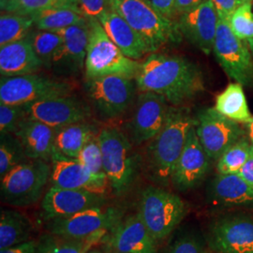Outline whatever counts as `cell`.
Returning a JSON list of instances; mask_svg holds the SVG:
<instances>
[{"mask_svg": "<svg viewBox=\"0 0 253 253\" xmlns=\"http://www.w3.org/2000/svg\"><path fill=\"white\" fill-rule=\"evenodd\" d=\"M186 212V205L177 195L161 188L147 187L142 192L137 214L158 241L172 233Z\"/></svg>", "mask_w": 253, "mask_h": 253, "instance_id": "7", "label": "cell"}, {"mask_svg": "<svg viewBox=\"0 0 253 253\" xmlns=\"http://www.w3.org/2000/svg\"><path fill=\"white\" fill-rule=\"evenodd\" d=\"M195 124L196 120L191 118L189 109L170 106L164 126L147 148V167L156 180L167 184L172 178L190 128Z\"/></svg>", "mask_w": 253, "mask_h": 253, "instance_id": "2", "label": "cell"}, {"mask_svg": "<svg viewBox=\"0 0 253 253\" xmlns=\"http://www.w3.org/2000/svg\"><path fill=\"white\" fill-rule=\"evenodd\" d=\"M85 166L87 170L95 174H105L103 171L102 153L100 148L98 134L94 136L86 145L84 146L77 159Z\"/></svg>", "mask_w": 253, "mask_h": 253, "instance_id": "38", "label": "cell"}, {"mask_svg": "<svg viewBox=\"0 0 253 253\" xmlns=\"http://www.w3.org/2000/svg\"><path fill=\"white\" fill-rule=\"evenodd\" d=\"M30 16L34 19V26L38 30L50 32L88 23V19L81 12L63 8L46 9Z\"/></svg>", "mask_w": 253, "mask_h": 253, "instance_id": "29", "label": "cell"}, {"mask_svg": "<svg viewBox=\"0 0 253 253\" xmlns=\"http://www.w3.org/2000/svg\"><path fill=\"white\" fill-rule=\"evenodd\" d=\"M28 38L43 67L51 68L54 54L63 42L62 38L54 32L42 30L32 32Z\"/></svg>", "mask_w": 253, "mask_h": 253, "instance_id": "34", "label": "cell"}, {"mask_svg": "<svg viewBox=\"0 0 253 253\" xmlns=\"http://www.w3.org/2000/svg\"><path fill=\"white\" fill-rule=\"evenodd\" d=\"M101 253L100 252H99V251H92V252H90V253Z\"/></svg>", "mask_w": 253, "mask_h": 253, "instance_id": "49", "label": "cell"}, {"mask_svg": "<svg viewBox=\"0 0 253 253\" xmlns=\"http://www.w3.org/2000/svg\"><path fill=\"white\" fill-rule=\"evenodd\" d=\"M196 133L211 161H217L227 149L243 138L245 131L239 123L225 118L215 108L200 112L196 120Z\"/></svg>", "mask_w": 253, "mask_h": 253, "instance_id": "12", "label": "cell"}, {"mask_svg": "<svg viewBox=\"0 0 253 253\" xmlns=\"http://www.w3.org/2000/svg\"><path fill=\"white\" fill-rule=\"evenodd\" d=\"M38 242L29 240L25 243L1 250L0 253H37Z\"/></svg>", "mask_w": 253, "mask_h": 253, "instance_id": "44", "label": "cell"}, {"mask_svg": "<svg viewBox=\"0 0 253 253\" xmlns=\"http://www.w3.org/2000/svg\"><path fill=\"white\" fill-rule=\"evenodd\" d=\"M74 9L81 12L79 0H1L2 12L21 15H33L51 9Z\"/></svg>", "mask_w": 253, "mask_h": 253, "instance_id": "30", "label": "cell"}, {"mask_svg": "<svg viewBox=\"0 0 253 253\" xmlns=\"http://www.w3.org/2000/svg\"><path fill=\"white\" fill-rule=\"evenodd\" d=\"M238 174L244 179L251 187L253 188V145L251 155L243 167L238 172Z\"/></svg>", "mask_w": 253, "mask_h": 253, "instance_id": "45", "label": "cell"}, {"mask_svg": "<svg viewBox=\"0 0 253 253\" xmlns=\"http://www.w3.org/2000/svg\"><path fill=\"white\" fill-rule=\"evenodd\" d=\"M214 108L225 118L237 123L248 124L253 120L243 85L238 83L228 84L226 88L217 96Z\"/></svg>", "mask_w": 253, "mask_h": 253, "instance_id": "27", "label": "cell"}, {"mask_svg": "<svg viewBox=\"0 0 253 253\" xmlns=\"http://www.w3.org/2000/svg\"><path fill=\"white\" fill-rule=\"evenodd\" d=\"M109 5L143 38L150 54L181 40L177 22L163 16L145 0H109Z\"/></svg>", "mask_w": 253, "mask_h": 253, "instance_id": "3", "label": "cell"}, {"mask_svg": "<svg viewBox=\"0 0 253 253\" xmlns=\"http://www.w3.org/2000/svg\"><path fill=\"white\" fill-rule=\"evenodd\" d=\"M82 13L88 20H99L110 9L109 0H79Z\"/></svg>", "mask_w": 253, "mask_h": 253, "instance_id": "40", "label": "cell"}, {"mask_svg": "<svg viewBox=\"0 0 253 253\" xmlns=\"http://www.w3.org/2000/svg\"><path fill=\"white\" fill-rule=\"evenodd\" d=\"M207 0H175V16H181L192 9L198 8Z\"/></svg>", "mask_w": 253, "mask_h": 253, "instance_id": "43", "label": "cell"}, {"mask_svg": "<svg viewBox=\"0 0 253 253\" xmlns=\"http://www.w3.org/2000/svg\"><path fill=\"white\" fill-rule=\"evenodd\" d=\"M51 184L68 190H84L104 195L108 190L106 174H95L77 159H71L54 150L51 157Z\"/></svg>", "mask_w": 253, "mask_h": 253, "instance_id": "14", "label": "cell"}, {"mask_svg": "<svg viewBox=\"0 0 253 253\" xmlns=\"http://www.w3.org/2000/svg\"><path fill=\"white\" fill-rule=\"evenodd\" d=\"M247 43H248V45H249V47H250V50H251V52H253V39L250 40L249 42H247Z\"/></svg>", "mask_w": 253, "mask_h": 253, "instance_id": "47", "label": "cell"}, {"mask_svg": "<svg viewBox=\"0 0 253 253\" xmlns=\"http://www.w3.org/2000/svg\"><path fill=\"white\" fill-rule=\"evenodd\" d=\"M109 234L108 243L117 253H157L156 240L138 214L122 218Z\"/></svg>", "mask_w": 253, "mask_h": 253, "instance_id": "20", "label": "cell"}, {"mask_svg": "<svg viewBox=\"0 0 253 253\" xmlns=\"http://www.w3.org/2000/svg\"><path fill=\"white\" fill-rule=\"evenodd\" d=\"M99 132L87 122H79L56 130L54 149L71 159H78L79 154L89 140Z\"/></svg>", "mask_w": 253, "mask_h": 253, "instance_id": "26", "label": "cell"}, {"mask_svg": "<svg viewBox=\"0 0 253 253\" xmlns=\"http://www.w3.org/2000/svg\"><path fill=\"white\" fill-rule=\"evenodd\" d=\"M26 107L27 118L42 122L54 129L84 122L90 118V107L71 95L40 100Z\"/></svg>", "mask_w": 253, "mask_h": 253, "instance_id": "13", "label": "cell"}, {"mask_svg": "<svg viewBox=\"0 0 253 253\" xmlns=\"http://www.w3.org/2000/svg\"><path fill=\"white\" fill-rule=\"evenodd\" d=\"M98 21L112 42L126 57L138 60L150 53L143 38L115 10L109 9Z\"/></svg>", "mask_w": 253, "mask_h": 253, "instance_id": "23", "label": "cell"}, {"mask_svg": "<svg viewBox=\"0 0 253 253\" xmlns=\"http://www.w3.org/2000/svg\"><path fill=\"white\" fill-rule=\"evenodd\" d=\"M27 160L20 140L14 134L0 137V177Z\"/></svg>", "mask_w": 253, "mask_h": 253, "instance_id": "35", "label": "cell"}, {"mask_svg": "<svg viewBox=\"0 0 253 253\" xmlns=\"http://www.w3.org/2000/svg\"><path fill=\"white\" fill-rule=\"evenodd\" d=\"M104 195L84 190L60 189L51 186L42 201L46 220L73 216L93 208L104 207Z\"/></svg>", "mask_w": 253, "mask_h": 253, "instance_id": "19", "label": "cell"}, {"mask_svg": "<svg viewBox=\"0 0 253 253\" xmlns=\"http://www.w3.org/2000/svg\"><path fill=\"white\" fill-rule=\"evenodd\" d=\"M169 109V103L162 96L141 92L129 126L132 143L142 145L156 137L165 124Z\"/></svg>", "mask_w": 253, "mask_h": 253, "instance_id": "15", "label": "cell"}, {"mask_svg": "<svg viewBox=\"0 0 253 253\" xmlns=\"http://www.w3.org/2000/svg\"><path fill=\"white\" fill-rule=\"evenodd\" d=\"M98 242L93 239H73L60 235H42L38 242L37 253H88Z\"/></svg>", "mask_w": 253, "mask_h": 253, "instance_id": "32", "label": "cell"}, {"mask_svg": "<svg viewBox=\"0 0 253 253\" xmlns=\"http://www.w3.org/2000/svg\"><path fill=\"white\" fill-rule=\"evenodd\" d=\"M253 144H251L244 137L231 145L224 153L217 160V169L219 174L238 173L248 161Z\"/></svg>", "mask_w": 253, "mask_h": 253, "instance_id": "33", "label": "cell"}, {"mask_svg": "<svg viewBox=\"0 0 253 253\" xmlns=\"http://www.w3.org/2000/svg\"><path fill=\"white\" fill-rule=\"evenodd\" d=\"M247 125V131H248V135L251 140V142L253 143V118L251 122H249Z\"/></svg>", "mask_w": 253, "mask_h": 253, "instance_id": "46", "label": "cell"}, {"mask_svg": "<svg viewBox=\"0 0 253 253\" xmlns=\"http://www.w3.org/2000/svg\"><path fill=\"white\" fill-rule=\"evenodd\" d=\"M32 224L24 214L15 210H2L0 216V250L29 241Z\"/></svg>", "mask_w": 253, "mask_h": 253, "instance_id": "28", "label": "cell"}, {"mask_svg": "<svg viewBox=\"0 0 253 253\" xmlns=\"http://www.w3.org/2000/svg\"><path fill=\"white\" fill-rule=\"evenodd\" d=\"M210 248L217 253H253V217H223L210 227Z\"/></svg>", "mask_w": 253, "mask_h": 253, "instance_id": "16", "label": "cell"}, {"mask_svg": "<svg viewBox=\"0 0 253 253\" xmlns=\"http://www.w3.org/2000/svg\"><path fill=\"white\" fill-rule=\"evenodd\" d=\"M213 52L229 78L253 86V60L248 43L235 36L229 22L218 17Z\"/></svg>", "mask_w": 253, "mask_h": 253, "instance_id": "10", "label": "cell"}, {"mask_svg": "<svg viewBox=\"0 0 253 253\" xmlns=\"http://www.w3.org/2000/svg\"><path fill=\"white\" fill-rule=\"evenodd\" d=\"M103 171L116 193L128 190L135 179L137 159L130 140L115 126L102 127L98 133Z\"/></svg>", "mask_w": 253, "mask_h": 253, "instance_id": "5", "label": "cell"}, {"mask_svg": "<svg viewBox=\"0 0 253 253\" xmlns=\"http://www.w3.org/2000/svg\"><path fill=\"white\" fill-rule=\"evenodd\" d=\"M210 161L211 159L200 143L195 126H192L187 144L172 172L171 180L173 186L181 191L198 186L208 174Z\"/></svg>", "mask_w": 253, "mask_h": 253, "instance_id": "17", "label": "cell"}, {"mask_svg": "<svg viewBox=\"0 0 253 253\" xmlns=\"http://www.w3.org/2000/svg\"><path fill=\"white\" fill-rule=\"evenodd\" d=\"M167 253H206L205 247L198 236L182 235L170 247Z\"/></svg>", "mask_w": 253, "mask_h": 253, "instance_id": "39", "label": "cell"}, {"mask_svg": "<svg viewBox=\"0 0 253 253\" xmlns=\"http://www.w3.org/2000/svg\"><path fill=\"white\" fill-rule=\"evenodd\" d=\"M208 196L214 207H253V188L238 173H218L208 188Z\"/></svg>", "mask_w": 253, "mask_h": 253, "instance_id": "22", "label": "cell"}, {"mask_svg": "<svg viewBox=\"0 0 253 253\" xmlns=\"http://www.w3.org/2000/svg\"><path fill=\"white\" fill-rule=\"evenodd\" d=\"M217 9L219 18L225 19L228 22L236 9L242 5V0H211Z\"/></svg>", "mask_w": 253, "mask_h": 253, "instance_id": "41", "label": "cell"}, {"mask_svg": "<svg viewBox=\"0 0 253 253\" xmlns=\"http://www.w3.org/2000/svg\"><path fill=\"white\" fill-rule=\"evenodd\" d=\"M235 36L241 41L249 42L253 39V12L252 2L242 4L235 10L229 21Z\"/></svg>", "mask_w": 253, "mask_h": 253, "instance_id": "36", "label": "cell"}, {"mask_svg": "<svg viewBox=\"0 0 253 253\" xmlns=\"http://www.w3.org/2000/svg\"><path fill=\"white\" fill-rule=\"evenodd\" d=\"M249 2H253V0H242V4H244V3H249Z\"/></svg>", "mask_w": 253, "mask_h": 253, "instance_id": "48", "label": "cell"}, {"mask_svg": "<svg viewBox=\"0 0 253 253\" xmlns=\"http://www.w3.org/2000/svg\"><path fill=\"white\" fill-rule=\"evenodd\" d=\"M52 168L42 160H27L1 177L2 201L12 207L26 208L42 198L51 178Z\"/></svg>", "mask_w": 253, "mask_h": 253, "instance_id": "6", "label": "cell"}, {"mask_svg": "<svg viewBox=\"0 0 253 253\" xmlns=\"http://www.w3.org/2000/svg\"><path fill=\"white\" fill-rule=\"evenodd\" d=\"M122 219V212L114 208H93L74 214L48 220L50 234L73 239H93L100 242Z\"/></svg>", "mask_w": 253, "mask_h": 253, "instance_id": "8", "label": "cell"}, {"mask_svg": "<svg viewBox=\"0 0 253 253\" xmlns=\"http://www.w3.org/2000/svg\"><path fill=\"white\" fill-rule=\"evenodd\" d=\"M63 42L53 58L52 67L61 73H73L84 67L89 41V23L55 31Z\"/></svg>", "mask_w": 253, "mask_h": 253, "instance_id": "21", "label": "cell"}, {"mask_svg": "<svg viewBox=\"0 0 253 253\" xmlns=\"http://www.w3.org/2000/svg\"><path fill=\"white\" fill-rule=\"evenodd\" d=\"M154 9L166 18L172 20L175 16V0H145Z\"/></svg>", "mask_w": 253, "mask_h": 253, "instance_id": "42", "label": "cell"}, {"mask_svg": "<svg viewBox=\"0 0 253 253\" xmlns=\"http://www.w3.org/2000/svg\"><path fill=\"white\" fill-rule=\"evenodd\" d=\"M27 119V110L24 105L0 103V135L14 134Z\"/></svg>", "mask_w": 253, "mask_h": 253, "instance_id": "37", "label": "cell"}, {"mask_svg": "<svg viewBox=\"0 0 253 253\" xmlns=\"http://www.w3.org/2000/svg\"><path fill=\"white\" fill-rule=\"evenodd\" d=\"M134 80L141 92L160 95L175 107H180L205 91L201 69L179 55L149 54L141 63Z\"/></svg>", "mask_w": 253, "mask_h": 253, "instance_id": "1", "label": "cell"}, {"mask_svg": "<svg viewBox=\"0 0 253 253\" xmlns=\"http://www.w3.org/2000/svg\"><path fill=\"white\" fill-rule=\"evenodd\" d=\"M34 26L30 15L2 12L0 16V47L25 40Z\"/></svg>", "mask_w": 253, "mask_h": 253, "instance_id": "31", "label": "cell"}, {"mask_svg": "<svg viewBox=\"0 0 253 253\" xmlns=\"http://www.w3.org/2000/svg\"><path fill=\"white\" fill-rule=\"evenodd\" d=\"M88 23L89 41L84 62L86 80L104 76L135 79L141 63L121 52L98 20H88Z\"/></svg>", "mask_w": 253, "mask_h": 253, "instance_id": "4", "label": "cell"}, {"mask_svg": "<svg viewBox=\"0 0 253 253\" xmlns=\"http://www.w3.org/2000/svg\"><path fill=\"white\" fill-rule=\"evenodd\" d=\"M56 129L27 118L14 133L20 140L27 159L51 161Z\"/></svg>", "mask_w": 253, "mask_h": 253, "instance_id": "25", "label": "cell"}, {"mask_svg": "<svg viewBox=\"0 0 253 253\" xmlns=\"http://www.w3.org/2000/svg\"><path fill=\"white\" fill-rule=\"evenodd\" d=\"M217 24L218 14L211 0L182 14L177 22L181 35L208 55L213 52Z\"/></svg>", "mask_w": 253, "mask_h": 253, "instance_id": "18", "label": "cell"}, {"mask_svg": "<svg viewBox=\"0 0 253 253\" xmlns=\"http://www.w3.org/2000/svg\"><path fill=\"white\" fill-rule=\"evenodd\" d=\"M43 65L38 57L29 38L0 48L2 77H15L38 73Z\"/></svg>", "mask_w": 253, "mask_h": 253, "instance_id": "24", "label": "cell"}, {"mask_svg": "<svg viewBox=\"0 0 253 253\" xmlns=\"http://www.w3.org/2000/svg\"><path fill=\"white\" fill-rule=\"evenodd\" d=\"M135 82L122 76H104L85 81L91 104L101 118L114 119L123 116L136 96Z\"/></svg>", "mask_w": 253, "mask_h": 253, "instance_id": "11", "label": "cell"}, {"mask_svg": "<svg viewBox=\"0 0 253 253\" xmlns=\"http://www.w3.org/2000/svg\"><path fill=\"white\" fill-rule=\"evenodd\" d=\"M73 85L39 74L1 77L0 103L27 105L40 100L71 95Z\"/></svg>", "mask_w": 253, "mask_h": 253, "instance_id": "9", "label": "cell"}]
</instances>
